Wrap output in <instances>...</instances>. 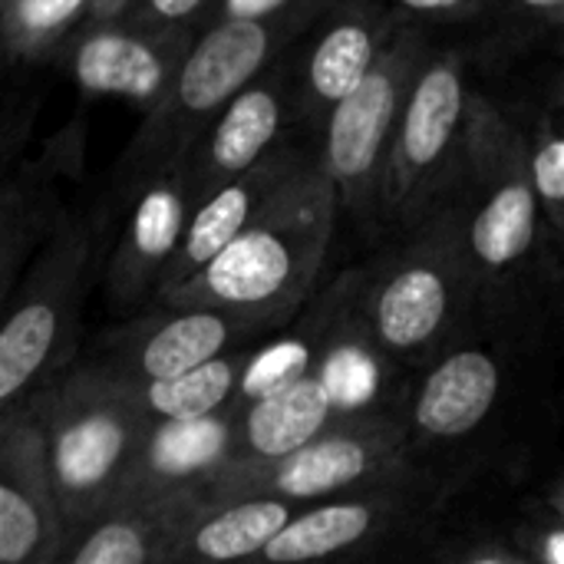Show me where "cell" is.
Returning <instances> with one entry per match:
<instances>
[{"label":"cell","mask_w":564,"mask_h":564,"mask_svg":"<svg viewBox=\"0 0 564 564\" xmlns=\"http://www.w3.org/2000/svg\"><path fill=\"white\" fill-rule=\"evenodd\" d=\"M268 334L264 324L208 307H155L102 337L86 360L119 383H149L188 373Z\"/></svg>","instance_id":"8fae6325"},{"label":"cell","mask_w":564,"mask_h":564,"mask_svg":"<svg viewBox=\"0 0 564 564\" xmlns=\"http://www.w3.org/2000/svg\"><path fill=\"white\" fill-rule=\"evenodd\" d=\"M99 225L59 212L0 314V413L30 403L76 357Z\"/></svg>","instance_id":"5b68a950"},{"label":"cell","mask_w":564,"mask_h":564,"mask_svg":"<svg viewBox=\"0 0 564 564\" xmlns=\"http://www.w3.org/2000/svg\"><path fill=\"white\" fill-rule=\"evenodd\" d=\"M400 17H416V20H466L476 17L496 0H387Z\"/></svg>","instance_id":"4dcf8cb0"},{"label":"cell","mask_w":564,"mask_h":564,"mask_svg":"<svg viewBox=\"0 0 564 564\" xmlns=\"http://www.w3.org/2000/svg\"><path fill=\"white\" fill-rule=\"evenodd\" d=\"M430 53L426 30L403 20L377 66L327 112L321 126L324 139L317 165L334 188L337 212H350L364 225L380 218V175L387 149L410 83Z\"/></svg>","instance_id":"9c48e42d"},{"label":"cell","mask_w":564,"mask_h":564,"mask_svg":"<svg viewBox=\"0 0 564 564\" xmlns=\"http://www.w3.org/2000/svg\"><path fill=\"white\" fill-rule=\"evenodd\" d=\"M63 542L30 400L0 413V564H50Z\"/></svg>","instance_id":"5bb4252c"},{"label":"cell","mask_w":564,"mask_h":564,"mask_svg":"<svg viewBox=\"0 0 564 564\" xmlns=\"http://www.w3.org/2000/svg\"><path fill=\"white\" fill-rule=\"evenodd\" d=\"M337 225V198L317 155L202 271L155 297V307L228 311L274 330L317 284Z\"/></svg>","instance_id":"6da1fadb"},{"label":"cell","mask_w":564,"mask_h":564,"mask_svg":"<svg viewBox=\"0 0 564 564\" xmlns=\"http://www.w3.org/2000/svg\"><path fill=\"white\" fill-rule=\"evenodd\" d=\"M126 192L132 198L129 218L106 268L109 301L119 307H132L145 294H155V284L172 261L195 208L185 155L152 169Z\"/></svg>","instance_id":"4fadbf2b"},{"label":"cell","mask_w":564,"mask_h":564,"mask_svg":"<svg viewBox=\"0 0 564 564\" xmlns=\"http://www.w3.org/2000/svg\"><path fill=\"white\" fill-rule=\"evenodd\" d=\"M294 116V73L291 46L245 83L202 129V135L185 152L195 202L218 188L221 182L248 172L268 152L284 145V129Z\"/></svg>","instance_id":"7c38bea8"},{"label":"cell","mask_w":564,"mask_h":564,"mask_svg":"<svg viewBox=\"0 0 564 564\" xmlns=\"http://www.w3.org/2000/svg\"><path fill=\"white\" fill-rule=\"evenodd\" d=\"M254 357L258 354L251 347H238L188 373H178L169 380H149V383H119V380H109L106 373L102 377L122 393V400L132 406L139 420L175 423V420H198L235 403Z\"/></svg>","instance_id":"cb8c5ba5"},{"label":"cell","mask_w":564,"mask_h":564,"mask_svg":"<svg viewBox=\"0 0 564 564\" xmlns=\"http://www.w3.org/2000/svg\"><path fill=\"white\" fill-rule=\"evenodd\" d=\"M453 564H525V558L519 552L502 549V545H482V549H473V552L459 555Z\"/></svg>","instance_id":"d6a6232c"},{"label":"cell","mask_w":564,"mask_h":564,"mask_svg":"<svg viewBox=\"0 0 564 564\" xmlns=\"http://www.w3.org/2000/svg\"><path fill=\"white\" fill-rule=\"evenodd\" d=\"M562 89L552 83V93L535 109L532 129H522V159L525 175L542 215L545 238L558 248L564 238V139H562Z\"/></svg>","instance_id":"d4e9b609"},{"label":"cell","mask_w":564,"mask_h":564,"mask_svg":"<svg viewBox=\"0 0 564 564\" xmlns=\"http://www.w3.org/2000/svg\"><path fill=\"white\" fill-rule=\"evenodd\" d=\"M403 512V496L383 486L301 506L251 564H324L360 552Z\"/></svg>","instance_id":"ac0fdd59"},{"label":"cell","mask_w":564,"mask_h":564,"mask_svg":"<svg viewBox=\"0 0 564 564\" xmlns=\"http://www.w3.org/2000/svg\"><path fill=\"white\" fill-rule=\"evenodd\" d=\"M354 301L367 337L387 357L400 364L443 357L479 304L456 202L433 208L393 251L357 271Z\"/></svg>","instance_id":"7a4b0ae2"},{"label":"cell","mask_w":564,"mask_h":564,"mask_svg":"<svg viewBox=\"0 0 564 564\" xmlns=\"http://www.w3.org/2000/svg\"><path fill=\"white\" fill-rule=\"evenodd\" d=\"M33 119H36L33 99H20L0 109V182L17 169L20 149L26 145L30 129H33Z\"/></svg>","instance_id":"83f0119b"},{"label":"cell","mask_w":564,"mask_h":564,"mask_svg":"<svg viewBox=\"0 0 564 564\" xmlns=\"http://www.w3.org/2000/svg\"><path fill=\"white\" fill-rule=\"evenodd\" d=\"M496 3H506V10L529 30H558L562 26L564 0H496Z\"/></svg>","instance_id":"1f68e13d"},{"label":"cell","mask_w":564,"mask_h":564,"mask_svg":"<svg viewBox=\"0 0 564 564\" xmlns=\"http://www.w3.org/2000/svg\"><path fill=\"white\" fill-rule=\"evenodd\" d=\"M403 446L406 423L400 416L344 410L330 426L278 459L221 469L198 489V499H281L311 506L364 492L383 486L403 466Z\"/></svg>","instance_id":"52a82bcc"},{"label":"cell","mask_w":564,"mask_h":564,"mask_svg":"<svg viewBox=\"0 0 564 564\" xmlns=\"http://www.w3.org/2000/svg\"><path fill=\"white\" fill-rule=\"evenodd\" d=\"M235 403L198 420L145 423L126 486L116 502H145L195 492L231 463Z\"/></svg>","instance_id":"e0dca14e"},{"label":"cell","mask_w":564,"mask_h":564,"mask_svg":"<svg viewBox=\"0 0 564 564\" xmlns=\"http://www.w3.org/2000/svg\"><path fill=\"white\" fill-rule=\"evenodd\" d=\"M469 89L459 53H430L413 76L380 175V215L400 228H413L453 198Z\"/></svg>","instance_id":"ba28073f"},{"label":"cell","mask_w":564,"mask_h":564,"mask_svg":"<svg viewBox=\"0 0 564 564\" xmlns=\"http://www.w3.org/2000/svg\"><path fill=\"white\" fill-rule=\"evenodd\" d=\"M66 142H53L40 165H17L0 182V314L36 254L40 241L63 212L53 178L66 172Z\"/></svg>","instance_id":"603a6c76"},{"label":"cell","mask_w":564,"mask_h":564,"mask_svg":"<svg viewBox=\"0 0 564 564\" xmlns=\"http://www.w3.org/2000/svg\"><path fill=\"white\" fill-rule=\"evenodd\" d=\"M208 0H129L116 17L139 30H195Z\"/></svg>","instance_id":"4316f807"},{"label":"cell","mask_w":564,"mask_h":564,"mask_svg":"<svg viewBox=\"0 0 564 564\" xmlns=\"http://www.w3.org/2000/svg\"><path fill=\"white\" fill-rule=\"evenodd\" d=\"M403 20L387 0H330L291 43L294 116L324 126L327 112L377 66Z\"/></svg>","instance_id":"30bf717a"},{"label":"cell","mask_w":564,"mask_h":564,"mask_svg":"<svg viewBox=\"0 0 564 564\" xmlns=\"http://www.w3.org/2000/svg\"><path fill=\"white\" fill-rule=\"evenodd\" d=\"M330 0H218L215 20H271L284 13L317 10Z\"/></svg>","instance_id":"f546056e"},{"label":"cell","mask_w":564,"mask_h":564,"mask_svg":"<svg viewBox=\"0 0 564 564\" xmlns=\"http://www.w3.org/2000/svg\"><path fill=\"white\" fill-rule=\"evenodd\" d=\"M499 390L502 367L492 350L453 347L436 357L413 397V430L433 443L466 440L489 420Z\"/></svg>","instance_id":"44dd1931"},{"label":"cell","mask_w":564,"mask_h":564,"mask_svg":"<svg viewBox=\"0 0 564 564\" xmlns=\"http://www.w3.org/2000/svg\"><path fill=\"white\" fill-rule=\"evenodd\" d=\"M314 155L294 145H278L274 152H268L261 162H254L248 172L221 182L218 188H212L208 195H202L185 221L182 241L172 254V261L165 264L159 284H155V297H162L165 291L178 288L182 281H188L195 271H202L235 235H241L251 218L268 205V198L284 188Z\"/></svg>","instance_id":"2e32d148"},{"label":"cell","mask_w":564,"mask_h":564,"mask_svg":"<svg viewBox=\"0 0 564 564\" xmlns=\"http://www.w3.org/2000/svg\"><path fill=\"white\" fill-rule=\"evenodd\" d=\"M324 7L271 20H215L198 30L175 63L162 96L142 112L139 132L119 162V185L129 188L152 169L185 155L215 112L245 83L268 69Z\"/></svg>","instance_id":"3957f363"},{"label":"cell","mask_w":564,"mask_h":564,"mask_svg":"<svg viewBox=\"0 0 564 564\" xmlns=\"http://www.w3.org/2000/svg\"><path fill=\"white\" fill-rule=\"evenodd\" d=\"M195 492L116 502L73 532L50 564H159L175 522L192 506Z\"/></svg>","instance_id":"7402d4cb"},{"label":"cell","mask_w":564,"mask_h":564,"mask_svg":"<svg viewBox=\"0 0 564 564\" xmlns=\"http://www.w3.org/2000/svg\"><path fill=\"white\" fill-rule=\"evenodd\" d=\"M301 506L281 499H192L159 564H251Z\"/></svg>","instance_id":"ffe728a7"},{"label":"cell","mask_w":564,"mask_h":564,"mask_svg":"<svg viewBox=\"0 0 564 564\" xmlns=\"http://www.w3.org/2000/svg\"><path fill=\"white\" fill-rule=\"evenodd\" d=\"M344 410L321 370H304L248 400H235V449L228 466L278 459L317 436Z\"/></svg>","instance_id":"d6986e66"},{"label":"cell","mask_w":564,"mask_h":564,"mask_svg":"<svg viewBox=\"0 0 564 564\" xmlns=\"http://www.w3.org/2000/svg\"><path fill=\"white\" fill-rule=\"evenodd\" d=\"M453 202L476 297L509 294L532 268L545 231L525 175L522 129L476 89H469Z\"/></svg>","instance_id":"277c9868"},{"label":"cell","mask_w":564,"mask_h":564,"mask_svg":"<svg viewBox=\"0 0 564 564\" xmlns=\"http://www.w3.org/2000/svg\"><path fill=\"white\" fill-rule=\"evenodd\" d=\"M96 0H0V33L13 53L46 56L76 23L93 20Z\"/></svg>","instance_id":"484cf974"},{"label":"cell","mask_w":564,"mask_h":564,"mask_svg":"<svg viewBox=\"0 0 564 564\" xmlns=\"http://www.w3.org/2000/svg\"><path fill=\"white\" fill-rule=\"evenodd\" d=\"M525 564H564V529H562V502H552V512L539 519L525 532V552H519Z\"/></svg>","instance_id":"f1b7e54d"},{"label":"cell","mask_w":564,"mask_h":564,"mask_svg":"<svg viewBox=\"0 0 564 564\" xmlns=\"http://www.w3.org/2000/svg\"><path fill=\"white\" fill-rule=\"evenodd\" d=\"M33 410L50 492L69 539L116 506L145 420L89 364L69 367L36 393Z\"/></svg>","instance_id":"8992f818"},{"label":"cell","mask_w":564,"mask_h":564,"mask_svg":"<svg viewBox=\"0 0 564 564\" xmlns=\"http://www.w3.org/2000/svg\"><path fill=\"white\" fill-rule=\"evenodd\" d=\"M198 30H139L119 17L86 20L73 36L69 66L83 89L126 96L142 112L162 96Z\"/></svg>","instance_id":"9a60e30c"}]
</instances>
